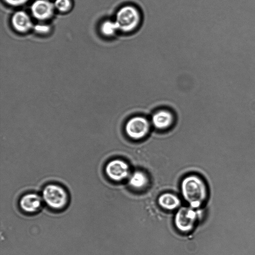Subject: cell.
<instances>
[{
	"mask_svg": "<svg viewBox=\"0 0 255 255\" xmlns=\"http://www.w3.org/2000/svg\"><path fill=\"white\" fill-rule=\"evenodd\" d=\"M199 209H196L189 206L179 208L174 217V224L177 230L182 233L191 232L199 220Z\"/></svg>",
	"mask_w": 255,
	"mask_h": 255,
	"instance_id": "4",
	"label": "cell"
},
{
	"mask_svg": "<svg viewBox=\"0 0 255 255\" xmlns=\"http://www.w3.org/2000/svg\"><path fill=\"white\" fill-rule=\"evenodd\" d=\"M159 206L163 209L173 211L179 208L181 201L174 194L166 192L161 194L157 199Z\"/></svg>",
	"mask_w": 255,
	"mask_h": 255,
	"instance_id": "11",
	"label": "cell"
},
{
	"mask_svg": "<svg viewBox=\"0 0 255 255\" xmlns=\"http://www.w3.org/2000/svg\"><path fill=\"white\" fill-rule=\"evenodd\" d=\"M12 29L17 33L26 34L32 32L34 23L30 14L23 10L15 11L10 18Z\"/></svg>",
	"mask_w": 255,
	"mask_h": 255,
	"instance_id": "7",
	"label": "cell"
},
{
	"mask_svg": "<svg viewBox=\"0 0 255 255\" xmlns=\"http://www.w3.org/2000/svg\"><path fill=\"white\" fill-rule=\"evenodd\" d=\"M43 202L42 196L34 192L23 195L19 201L22 211L27 213H34L39 211Z\"/></svg>",
	"mask_w": 255,
	"mask_h": 255,
	"instance_id": "9",
	"label": "cell"
},
{
	"mask_svg": "<svg viewBox=\"0 0 255 255\" xmlns=\"http://www.w3.org/2000/svg\"><path fill=\"white\" fill-rule=\"evenodd\" d=\"M173 121V116L165 110H161L155 113L152 117L153 125L157 128L164 129L169 127Z\"/></svg>",
	"mask_w": 255,
	"mask_h": 255,
	"instance_id": "12",
	"label": "cell"
},
{
	"mask_svg": "<svg viewBox=\"0 0 255 255\" xmlns=\"http://www.w3.org/2000/svg\"><path fill=\"white\" fill-rule=\"evenodd\" d=\"M182 196L189 206L200 209L208 197V188L204 179L195 174L184 177L181 182Z\"/></svg>",
	"mask_w": 255,
	"mask_h": 255,
	"instance_id": "1",
	"label": "cell"
},
{
	"mask_svg": "<svg viewBox=\"0 0 255 255\" xmlns=\"http://www.w3.org/2000/svg\"><path fill=\"white\" fill-rule=\"evenodd\" d=\"M30 0H2L7 5L12 7H19L27 4Z\"/></svg>",
	"mask_w": 255,
	"mask_h": 255,
	"instance_id": "16",
	"label": "cell"
},
{
	"mask_svg": "<svg viewBox=\"0 0 255 255\" xmlns=\"http://www.w3.org/2000/svg\"><path fill=\"white\" fill-rule=\"evenodd\" d=\"M30 14L39 22H48L56 12L53 1L50 0H34L30 6Z\"/></svg>",
	"mask_w": 255,
	"mask_h": 255,
	"instance_id": "5",
	"label": "cell"
},
{
	"mask_svg": "<svg viewBox=\"0 0 255 255\" xmlns=\"http://www.w3.org/2000/svg\"><path fill=\"white\" fill-rule=\"evenodd\" d=\"M100 34L108 38L116 35L119 32L118 27L115 20L106 19L102 21L99 25Z\"/></svg>",
	"mask_w": 255,
	"mask_h": 255,
	"instance_id": "13",
	"label": "cell"
},
{
	"mask_svg": "<svg viewBox=\"0 0 255 255\" xmlns=\"http://www.w3.org/2000/svg\"><path fill=\"white\" fill-rule=\"evenodd\" d=\"M149 129V123L144 118L135 117L127 123L125 130L127 135L132 139H139L144 137Z\"/></svg>",
	"mask_w": 255,
	"mask_h": 255,
	"instance_id": "8",
	"label": "cell"
},
{
	"mask_svg": "<svg viewBox=\"0 0 255 255\" xmlns=\"http://www.w3.org/2000/svg\"><path fill=\"white\" fill-rule=\"evenodd\" d=\"M53 2L56 12L62 14L70 12L74 5L73 0H54Z\"/></svg>",
	"mask_w": 255,
	"mask_h": 255,
	"instance_id": "14",
	"label": "cell"
},
{
	"mask_svg": "<svg viewBox=\"0 0 255 255\" xmlns=\"http://www.w3.org/2000/svg\"><path fill=\"white\" fill-rule=\"evenodd\" d=\"M105 172L108 178L115 182L123 181L130 175L128 164L120 159L109 161L105 167Z\"/></svg>",
	"mask_w": 255,
	"mask_h": 255,
	"instance_id": "6",
	"label": "cell"
},
{
	"mask_svg": "<svg viewBox=\"0 0 255 255\" xmlns=\"http://www.w3.org/2000/svg\"><path fill=\"white\" fill-rule=\"evenodd\" d=\"M52 31L51 26L47 22H39L34 24L32 32L37 35L45 36L49 35Z\"/></svg>",
	"mask_w": 255,
	"mask_h": 255,
	"instance_id": "15",
	"label": "cell"
},
{
	"mask_svg": "<svg viewBox=\"0 0 255 255\" xmlns=\"http://www.w3.org/2000/svg\"><path fill=\"white\" fill-rule=\"evenodd\" d=\"M43 202L51 209L61 210L66 207L68 202V195L62 186L56 184L46 185L42 192Z\"/></svg>",
	"mask_w": 255,
	"mask_h": 255,
	"instance_id": "3",
	"label": "cell"
},
{
	"mask_svg": "<svg viewBox=\"0 0 255 255\" xmlns=\"http://www.w3.org/2000/svg\"><path fill=\"white\" fill-rule=\"evenodd\" d=\"M141 14L136 6L133 4H125L117 11L115 21L119 32L129 33L134 31L139 27L141 21Z\"/></svg>",
	"mask_w": 255,
	"mask_h": 255,
	"instance_id": "2",
	"label": "cell"
},
{
	"mask_svg": "<svg viewBox=\"0 0 255 255\" xmlns=\"http://www.w3.org/2000/svg\"><path fill=\"white\" fill-rule=\"evenodd\" d=\"M129 186L136 191H142L146 189L149 184L147 174L141 170H136L130 174L128 177Z\"/></svg>",
	"mask_w": 255,
	"mask_h": 255,
	"instance_id": "10",
	"label": "cell"
}]
</instances>
